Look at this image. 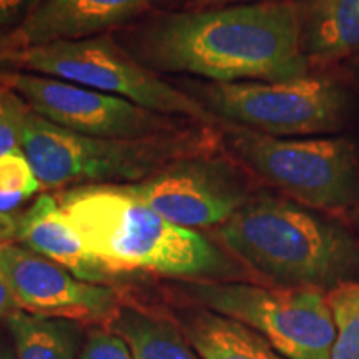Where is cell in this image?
Listing matches in <instances>:
<instances>
[{
  "label": "cell",
  "mask_w": 359,
  "mask_h": 359,
  "mask_svg": "<svg viewBox=\"0 0 359 359\" xmlns=\"http://www.w3.org/2000/svg\"><path fill=\"white\" fill-rule=\"evenodd\" d=\"M140 48L151 70L215 83L280 82L309 67L293 0L168 13L147 27Z\"/></svg>",
  "instance_id": "obj_1"
},
{
  "label": "cell",
  "mask_w": 359,
  "mask_h": 359,
  "mask_svg": "<svg viewBox=\"0 0 359 359\" xmlns=\"http://www.w3.org/2000/svg\"><path fill=\"white\" fill-rule=\"evenodd\" d=\"M80 359H135V356L118 334L103 327L88 334Z\"/></svg>",
  "instance_id": "obj_21"
},
{
  "label": "cell",
  "mask_w": 359,
  "mask_h": 359,
  "mask_svg": "<svg viewBox=\"0 0 359 359\" xmlns=\"http://www.w3.org/2000/svg\"><path fill=\"white\" fill-rule=\"evenodd\" d=\"M235 257L278 286L333 288L359 275V246L343 228L293 201L255 196L217 230Z\"/></svg>",
  "instance_id": "obj_3"
},
{
  "label": "cell",
  "mask_w": 359,
  "mask_h": 359,
  "mask_svg": "<svg viewBox=\"0 0 359 359\" xmlns=\"http://www.w3.org/2000/svg\"><path fill=\"white\" fill-rule=\"evenodd\" d=\"M326 299L336 327L327 359H359V281L338 283Z\"/></svg>",
  "instance_id": "obj_18"
},
{
  "label": "cell",
  "mask_w": 359,
  "mask_h": 359,
  "mask_svg": "<svg viewBox=\"0 0 359 359\" xmlns=\"http://www.w3.org/2000/svg\"><path fill=\"white\" fill-rule=\"evenodd\" d=\"M7 83L35 114L58 127L87 137L133 140L187 128L172 120V116L65 80L12 72Z\"/></svg>",
  "instance_id": "obj_10"
},
{
  "label": "cell",
  "mask_w": 359,
  "mask_h": 359,
  "mask_svg": "<svg viewBox=\"0 0 359 359\" xmlns=\"http://www.w3.org/2000/svg\"><path fill=\"white\" fill-rule=\"evenodd\" d=\"M218 142L212 125L133 140L87 137L30 110L20 148L42 187L60 188L142 182L173 161L215 151Z\"/></svg>",
  "instance_id": "obj_4"
},
{
  "label": "cell",
  "mask_w": 359,
  "mask_h": 359,
  "mask_svg": "<svg viewBox=\"0 0 359 359\" xmlns=\"http://www.w3.org/2000/svg\"><path fill=\"white\" fill-rule=\"evenodd\" d=\"M0 359H12V358L8 356V354H6V353H2V351H0Z\"/></svg>",
  "instance_id": "obj_28"
},
{
  "label": "cell",
  "mask_w": 359,
  "mask_h": 359,
  "mask_svg": "<svg viewBox=\"0 0 359 359\" xmlns=\"http://www.w3.org/2000/svg\"><path fill=\"white\" fill-rule=\"evenodd\" d=\"M346 75L353 83L359 85V53L358 55L349 58V62L346 65Z\"/></svg>",
  "instance_id": "obj_27"
},
{
  "label": "cell",
  "mask_w": 359,
  "mask_h": 359,
  "mask_svg": "<svg viewBox=\"0 0 359 359\" xmlns=\"http://www.w3.org/2000/svg\"><path fill=\"white\" fill-rule=\"evenodd\" d=\"M308 60L338 62L359 53V0H298Z\"/></svg>",
  "instance_id": "obj_14"
},
{
  "label": "cell",
  "mask_w": 359,
  "mask_h": 359,
  "mask_svg": "<svg viewBox=\"0 0 359 359\" xmlns=\"http://www.w3.org/2000/svg\"><path fill=\"white\" fill-rule=\"evenodd\" d=\"M15 240L69 269L82 281L109 286L120 278L87 248L55 196H39L37 201L17 218Z\"/></svg>",
  "instance_id": "obj_13"
},
{
  "label": "cell",
  "mask_w": 359,
  "mask_h": 359,
  "mask_svg": "<svg viewBox=\"0 0 359 359\" xmlns=\"http://www.w3.org/2000/svg\"><path fill=\"white\" fill-rule=\"evenodd\" d=\"M17 231V218L11 213H0V243L11 241L15 238Z\"/></svg>",
  "instance_id": "obj_25"
},
{
  "label": "cell",
  "mask_w": 359,
  "mask_h": 359,
  "mask_svg": "<svg viewBox=\"0 0 359 359\" xmlns=\"http://www.w3.org/2000/svg\"><path fill=\"white\" fill-rule=\"evenodd\" d=\"M57 200L87 248L115 275L222 278L236 273L212 241L167 222L120 185L74 187Z\"/></svg>",
  "instance_id": "obj_2"
},
{
  "label": "cell",
  "mask_w": 359,
  "mask_h": 359,
  "mask_svg": "<svg viewBox=\"0 0 359 359\" xmlns=\"http://www.w3.org/2000/svg\"><path fill=\"white\" fill-rule=\"evenodd\" d=\"M40 0H0V29L20 27Z\"/></svg>",
  "instance_id": "obj_22"
},
{
  "label": "cell",
  "mask_w": 359,
  "mask_h": 359,
  "mask_svg": "<svg viewBox=\"0 0 359 359\" xmlns=\"http://www.w3.org/2000/svg\"><path fill=\"white\" fill-rule=\"evenodd\" d=\"M185 291L210 311L255 330L288 359H327L333 346V314L318 288L195 281Z\"/></svg>",
  "instance_id": "obj_7"
},
{
  "label": "cell",
  "mask_w": 359,
  "mask_h": 359,
  "mask_svg": "<svg viewBox=\"0 0 359 359\" xmlns=\"http://www.w3.org/2000/svg\"><path fill=\"white\" fill-rule=\"evenodd\" d=\"M198 102L212 115L271 137L321 135L343 127L348 97L325 77L206 83Z\"/></svg>",
  "instance_id": "obj_8"
},
{
  "label": "cell",
  "mask_w": 359,
  "mask_h": 359,
  "mask_svg": "<svg viewBox=\"0 0 359 359\" xmlns=\"http://www.w3.org/2000/svg\"><path fill=\"white\" fill-rule=\"evenodd\" d=\"M0 268L22 311L105 325L120 306L111 286L79 280L69 269L24 245L0 243Z\"/></svg>",
  "instance_id": "obj_11"
},
{
  "label": "cell",
  "mask_w": 359,
  "mask_h": 359,
  "mask_svg": "<svg viewBox=\"0 0 359 359\" xmlns=\"http://www.w3.org/2000/svg\"><path fill=\"white\" fill-rule=\"evenodd\" d=\"M103 327L118 334L135 359H198L172 321L143 308L120 303Z\"/></svg>",
  "instance_id": "obj_16"
},
{
  "label": "cell",
  "mask_w": 359,
  "mask_h": 359,
  "mask_svg": "<svg viewBox=\"0 0 359 359\" xmlns=\"http://www.w3.org/2000/svg\"><path fill=\"white\" fill-rule=\"evenodd\" d=\"M155 0H40L17 27L25 47L102 35L140 15Z\"/></svg>",
  "instance_id": "obj_12"
},
{
  "label": "cell",
  "mask_w": 359,
  "mask_h": 359,
  "mask_svg": "<svg viewBox=\"0 0 359 359\" xmlns=\"http://www.w3.org/2000/svg\"><path fill=\"white\" fill-rule=\"evenodd\" d=\"M12 67L125 98L161 115L187 116L201 125L215 122L198 98L165 82L110 37L25 47L13 55Z\"/></svg>",
  "instance_id": "obj_6"
},
{
  "label": "cell",
  "mask_w": 359,
  "mask_h": 359,
  "mask_svg": "<svg viewBox=\"0 0 359 359\" xmlns=\"http://www.w3.org/2000/svg\"><path fill=\"white\" fill-rule=\"evenodd\" d=\"M17 311H20V308L17 304L15 296L12 293V288L8 285L6 275H4L2 268H0V320L11 318Z\"/></svg>",
  "instance_id": "obj_24"
},
{
  "label": "cell",
  "mask_w": 359,
  "mask_h": 359,
  "mask_svg": "<svg viewBox=\"0 0 359 359\" xmlns=\"http://www.w3.org/2000/svg\"><path fill=\"white\" fill-rule=\"evenodd\" d=\"M24 48L25 45L22 42L17 29H0V82H6L8 75L12 74V72H8L12 67V58Z\"/></svg>",
  "instance_id": "obj_23"
},
{
  "label": "cell",
  "mask_w": 359,
  "mask_h": 359,
  "mask_svg": "<svg viewBox=\"0 0 359 359\" xmlns=\"http://www.w3.org/2000/svg\"><path fill=\"white\" fill-rule=\"evenodd\" d=\"M219 140L233 156L313 208H344L359 200V165L344 138H281L240 125L217 122Z\"/></svg>",
  "instance_id": "obj_5"
},
{
  "label": "cell",
  "mask_w": 359,
  "mask_h": 359,
  "mask_svg": "<svg viewBox=\"0 0 359 359\" xmlns=\"http://www.w3.org/2000/svg\"><path fill=\"white\" fill-rule=\"evenodd\" d=\"M196 2L200 4V6L203 7H226L233 4V6H236V4H253V2H268V0H196Z\"/></svg>",
  "instance_id": "obj_26"
},
{
  "label": "cell",
  "mask_w": 359,
  "mask_h": 359,
  "mask_svg": "<svg viewBox=\"0 0 359 359\" xmlns=\"http://www.w3.org/2000/svg\"><path fill=\"white\" fill-rule=\"evenodd\" d=\"M167 222L182 228L224 223L250 200V177L215 151L168 163L142 182L120 185Z\"/></svg>",
  "instance_id": "obj_9"
},
{
  "label": "cell",
  "mask_w": 359,
  "mask_h": 359,
  "mask_svg": "<svg viewBox=\"0 0 359 359\" xmlns=\"http://www.w3.org/2000/svg\"><path fill=\"white\" fill-rule=\"evenodd\" d=\"M40 188L42 183L22 148L0 155V213H11Z\"/></svg>",
  "instance_id": "obj_19"
},
{
  "label": "cell",
  "mask_w": 359,
  "mask_h": 359,
  "mask_svg": "<svg viewBox=\"0 0 359 359\" xmlns=\"http://www.w3.org/2000/svg\"><path fill=\"white\" fill-rule=\"evenodd\" d=\"M185 334L201 359H285L248 326L213 311L193 314Z\"/></svg>",
  "instance_id": "obj_15"
},
{
  "label": "cell",
  "mask_w": 359,
  "mask_h": 359,
  "mask_svg": "<svg viewBox=\"0 0 359 359\" xmlns=\"http://www.w3.org/2000/svg\"><path fill=\"white\" fill-rule=\"evenodd\" d=\"M19 359H77L69 320L17 311L7 318Z\"/></svg>",
  "instance_id": "obj_17"
},
{
  "label": "cell",
  "mask_w": 359,
  "mask_h": 359,
  "mask_svg": "<svg viewBox=\"0 0 359 359\" xmlns=\"http://www.w3.org/2000/svg\"><path fill=\"white\" fill-rule=\"evenodd\" d=\"M7 80L0 82V155L20 148L27 115L32 110Z\"/></svg>",
  "instance_id": "obj_20"
}]
</instances>
